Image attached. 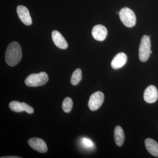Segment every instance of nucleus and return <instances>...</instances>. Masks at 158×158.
<instances>
[{"instance_id":"14","label":"nucleus","mask_w":158,"mask_h":158,"mask_svg":"<svg viewBox=\"0 0 158 158\" xmlns=\"http://www.w3.org/2000/svg\"><path fill=\"white\" fill-rule=\"evenodd\" d=\"M114 139L117 146H122L124 143L125 135L122 128L119 126H117L114 130Z\"/></svg>"},{"instance_id":"7","label":"nucleus","mask_w":158,"mask_h":158,"mask_svg":"<svg viewBox=\"0 0 158 158\" xmlns=\"http://www.w3.org/2000/svg\"><path fill=\"white\" fill-rule=\"evenodd\" d=\"M29 145L32 148L40 153H45L48 151V147L45 141L41 138H34L28 140Z\"/></svg>"},{"instance_id":"12","label":"nucleus","mask_w":158,"mask_h":158,"mask_svg":"<svg viewBox=\"0 0 158 158\" xmlns=\"http://www.w3.org/2000/svg\"><path fill=\"white\" fill-rule=\"evenodd\" d=\"M127 59V56L124 53H119L112 60L111 63V66L115 69L121 68L126 63Z\"/></svg>"},{"instance_id":"13","label":"nucleus","mask_w":158,"mask_h":158,"mask_svg":"<svg viewBox=\"0 0 158 158\" xmlns=\"http://www.w3.org/2000/svg\"><path fill=\"white\" fill-rule=\"evenodd\" d=\"M145 147L148 151L154 156L158 157V144L151 138H147L144 141Z\"/></svg>"},{"instance_id":"2","label":"nucleus","mask_w":158,"mask_h":158,"mask_svg":"<svg viewBox=\"0 0 158 158\" xmlns=\"http://www.w3.org/2000/svg\"><path fill=\"white\" fill-rule=\"evenodd\" d=\"M48 81V76L46 73L41 72L38 73L29 75L25 81V83L29 87H36L45 85Z\"/></svg>"},{"instance_id":"6","label":"nucleus","mask_w":158,"mask_h":158,"mask_svg":"<svg viewBox=\"0 0 158 158\" xmlns=\"http://www.w3.org/2000/svg\"><path fill=\"white\" fill-rule=\"evenodd\" d=\"M9 107L10 110L16 113L25 111L28 114L34 113V109L27 104L25 102H20L17 101H13L9 103Z\"/></svg>"},{"instance_id":"1","label":"nucleus","mask_w":158,"mask_h":158,"mask_svg":"<svg viewBox=\"0 0 158 158\" xmlns=\"http://www.w3.org/2000/svg\"><path fill=\"white\" fill-rule=\"evenodd\" d=\"M22 58V52L19 44L15 41L11 42L6 49L5 59L10 66L17 65Z\"/></svg>"},{"instance_id":"3","label":"nucleus","mask_w":158,"mask_h":158,"mask_svg":"<svg viewBox=\"0 0 158 158\" xmlns=\"http://www.w3.org/2000/svg\"><path fill=\"white\" fill-rule=\"evenodd\" d=\"M151 41L150 37L144 35L141 38L139 48V58L142 62L147 61L152 52L151 51Z\"/></svg>"},{"instance_id":"11","label":"nucleus","mask_w":158,"mask_h":158,"mask_svg":"<svg viewBox=\"0 0 158 158\" xmlns=\"http://www.w3.org/2000/svg\"><path fill=\"white\" fill-rule=\"evenodd\" d=\"M52 39L57 47L62 49H65L68 47V43L66 41L61 33L57 31H54L52 32Z\"/></svg>"},{"instance_id":"16","label":"nucleus","mask_w":158,"mask_h":158,"mask_svg":"<svg viewBox=\"0 0 158 158\" xmlns=\"http://www.w3.org/2000/svg\"><path fill=\"white\" fill-rule=\"evenodd\" d=\"M73 106V102L69 97H66L62 102V108L65 113H69Z\"/></svg>"},{"instance_id":"10","label":"nucleus","mask_w":158,"mask_h":158,"mask_svg":"<svg viewBox=\"0 0 158 158\" xmlns=\"http://www.w3.org/2000/svg\"><path fill=\"white\" fill-rule=\"evenodd\" d=\"M91 34L94 39L98 41H103L107 36L108 31L104 26L97 25L92 29Z\"/></svg>"},{"instance_id":"15","label":"nucleus","mask_w":158,"mask_h":158,"mask_svg":"<svg viewBox=\"0 0 158 158\" xmlns=\"http://www.w3.org/2000/svg\"><path fill=\"white\" fill-rule=\"evenodd\" d=\"M82 79V71L80 69H77L72 75L71 78V83L73 85H77L79 84Z\"/></svg>"},{"instance_id":"18","label":"nucleus","mask_w":158,"mask_h":158,"mask_svg":"<svg viewBox=\"0 0 158 158\" xmlns=\"http://www.w3.org/2000/svg\"><path fill=\"white\" fill-rule=\"evenodd\" d=\"M1 158H19L21 157L16 156H8L2 157Z\"/></svg>"},{"instance_id":"17","label":"nucleus","mask_w":158,"mask_h":158,"mask_svg":"<svg viewBox=\"0 0 158 158\" xmlns=\"http://www.w3.org/2000/svg\"><path fill=\"white\" fill-rule=\"evenodd\" d=\"M82 143L85 147L91 148L93 147L94 144L92 141L88 138H84L82 139Z\"/></svg>"},{"instance_id":"4","label":"nucleus","mask_w":158,"mask_h":158,"mask_svg":"<svg viewBox=\"0 0 158 158\" xmlns=\"http://www.w3.org/2000/svg\"><path fill=\"white\" fill-rule=\"evenodd\" d=\"M118 14L122 22L125 26L128 27H132L135 25V14L131 9L126 7L123 8Z\"/></svg>"},{"instance_id":"8","label":"nucleus","mask_w":158,"mask_h":158,"mask_svg":"<svg viewBox=\"0 0 158 158\" xmlns=\"http://www.w3.org/2000/svg\"><path fill=\"white\" fill-rule=\"evenodd\" d=\"M158 98L157 89L154 85H150L144 91V99L148 103L155 102Z\"/></svg>"},{"instance_id":"5","label":"nucleus","mask_w":158,"mask_h":158,"mask_svg":"<svg viewBox=\"0 0 158 158\" xmlns=\"http://www.w3.org/2000/svg\"><path fill=\"white\" fill-rule=\"evenodd\" d=\"M104 100V95L101 91H97L93 93L89 98L88 106L91 111L98 110L102 104Z\"/></svg>"},{"instance_id":"9","label":"nucleus","mask_w":158,"mask_h":158,"mask_svg":"<svg viewBox=\"0 0 158 158\" xmlns=\"http://www.w3.org/2000/svg\"><path fill=\"white\" fill-rule=\"evenodd\" d=\"M17 13L19 17L25 25L27 26L31 25L32 23V20L29 10L25 6H18Z\"/></svg>"}]
</instances>
